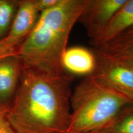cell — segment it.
Instances as JSON below:
<instances>
[{
    "label": "cell",
    "mask_w": 133,
    "mask_h": 133,
    "mask_svg": "<svg viewBox=\"0 0 133 133\" xmlns=\"http://www.w3.org/2000/svg\"><path fill=\"white\" fill-rule=\"evenodd\" d=\"M20 45L19 43L6 36V37L0 40V59L17 54V49Z\"/></svg>",
    "instance_id": "cell-13"
},
{
    "label": "cell",
    "mask_w": 133,
    "mask_h": 133,
    "mask_svg": "<svg viewBox=\"0 0 133 133\" xmlns=\"http://www.w3.org/2000/svg\"><path fill=\"white\" fill-rule=\"evenodd\" d=\"M133 26V0H127L110 21L105 29L94 43L96 48Z\"/></svg>",
    "instance_id": "cell-10"
},
{
    "label": "cell",
    "mask_w": 133,
    "mask_h": 133,
    "mask_svg": "<svg viewBox=\"0 0 133 133\" xmlns=\"http://www.w3.org/2000/svg\"><path fill=\"white\" fill-rule=\"evenodd\" d=\"M40 14L33 0L19 1L17 9L7 36L21 44L36 26Z\"/></svg>",
    "instance_id": "cell-7"
},
{
    "label": "cell",
    "mask_w": 133,
    "mask_h": 133,
    "mask_svg": "<svg viewBox=\"0 0 133 133\" xmlns=\"http://www.w3.org/2000/svg\"><path fill=\"white\" fill-rule=\"evenodd\" d=\"M22 69L17 54L0 59V104L9 105L15 95Z\"/></svg>",
    "instance_id": "cell-8"
},
{
    "label": "cell",
    "mask_w": 133,
    "mask_h": 133,
    "mask_svg": "<svg viewBox=\"0 0 133 133\" xmlns=\"http://www.w3.org/2000/svg\"><path fill=\"white\" fill-rule=\"evenodd\" d=\"M36 7L39 10V12L46 11L51 9L56 6L60 0H33Z\"/></svg>",
    "instance_id": "cell-15"
},
{
    "label": "cell",
    "mask_w": 133,
    "mask_h": 133,
    "mask_svg": "<svg viewBox=\"0 0 133 133\" xmlns=\"http://www.w3.org/2000/svg\"><path fill=\"white\" fill-rule=\"evenodd\" d=\"M8 105L0 104V133H16L7 118Z\"/></svg>",
    "instance_id": "cell-14"
},
{
    "label": "cell",
    "mask_w": 133,
    "mask_h": 133,
    "mask_svg": "<svg viewBox=\"0 0 133 133\" xmlns=\"http://www.w3.org/2000/svg\"><path fill=\"white\" fill-rule=\"evenodd\" d=\"M66 133H68V132H66Z\"/></svg>",
    "instance_id": "cell-16"
},
{
    "label": "cell",
    "mask_w": 133,
    "mask_h": 133,
    "mask_svg": "<svg viewBox=\"0 0 133 133\" xmlns=\"http://www.w3.org/2000/svg\"><path fill=\"white\" fill-rule=\"evenodd\" d=\"M131 101L92 75L71 92L68 133H97L106 128Z\"/></svg>",
    "instance_id": "cell-3"
},
{
    "label": "cell",
    "mask_w": 133,
    "mask_h": 133,
    "mask_svg": "<svg viewBox=\"0 0 133 133\" xmlns=\"http://www.w3.org/2000/svg\"><path fill=\"white\" fill-rule=\"evenodd\" d=\"M91 0H60L51 9L41 12L32 31L18 47L23 67L60 75L61 58L73 26Z\"/></svg>",
    "instance_id": "cell-2"
},
{
    "label": "cell",
    "mask_w": 133,
    "mask_h": 133,
    "mask_svg": "<svg viewBox=\"0 0 133 133\" xmlns=\"http://www.w3.org/2000/svg\"><path fill=\"white\" fill-rule=\"evenodd\" d=\"M96 54L97 65L91 75L133 102V64Z\"/></svg>",
    "instance_id": "cell-4"
},
{
    "label": "cell",
    "mask_w": 133,
    "mask_h": 133,
    "mask_svg": "<svg viewBox=\"0 0 133 133\" xmlns=\"http://www.w3.org/2000/svg\"><path fill=\"white\" fill-rule=\"evenodd\" d=\"M97 133H133V102L124 107L111 123Z\"/></svg>",
    "instance_id": "cell-11"
},
{
    "label": "cell",
    "mask_w": 133,
    "mask_h": 133,
    "mask_svg": "<svg viewBox=\"0 0 133 133\" xmlns=\"http://www.w3.org/2000/svg\"><path fill=\"white\" fill-rule=\"evenodd\" d=\"M105 57L133 64V26L96 48Z\"/></svg>",
    "instance_id": "cell-9"
},
{
    "label": "cell",
    "mask_w": 133,
    "mask_h": 133,
    "mask_svg": "<svg viewBox=\"0 0 133 133\" xmlns=\"http://www.w3.org/2000/svg\"><path fill=\"white\" fill-rule=\"evenodd\" d=\"M126 1L91 0L79 19L84 24L92 44L97 40L113 17Z\"/></svg>",
    "instance_id": "cell-5"
},
{
    "label": "cell",
    "mask_w": 133,
    "mask_h": 133,
    "mask_svg": "<svg viewBox=\"0 0 133 133\" xmlns=\"http://www.w3.org/2000/svg\"><path fill=\"white\" fill-rule=\"evenodd\" d=\"M74 76L23 67L7 118L16 133H66Z\"/></svg>",
    "instance_id": "cell-1"
},
{
    "label": "cell",
    "mask_w": 133,
    "mask_h": 133,
    "mask_svg": "<svg viewBox=\"0 0 133 133\" xmlns=\"http://www.w3.org/2000/svg\"><path fill=\"white\" fill-rule=\"evenodd\" d=\"M19 1L0 0V40L9 31L17 9Z\"/></svg>",
    "instance_id": "cell-12"
},
{
    "label": "cell",
    "mask_w": 133,
    "mask_h": 133,
    "mask_svg": "<svg viewBox=\"0 0 133 133\" xmlns=\"http://www.w3.org/2000/svg\"><path fill=\"white\" fill-rule=\"evenodd\" d=\"M97 65V57L87 48L73 46L66 48L61 58V67L71 75H91Z\"/></svg>",
    "instance_id": "cell-6"
}]
</instances>
